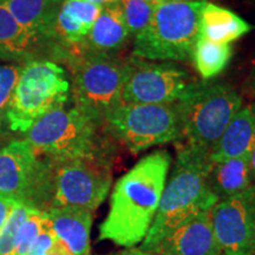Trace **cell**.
Segmentation results:
<instances>
[{"instance_id":"23","label":"cell","mask_w":255,"mask_h":255,"mask_svg":"<svg viewBox=\"0 0 255 255\" xmlns=\"http://www.w3.org/2000/svg\"><path fill=\"white\" fill-rule=\"evenodd\" d=\"M124 20L130 36H138L150 23L156 2L149 0H120Z\"/></svg>"},{"instance_id":"32","label":"cell","mask_w":255,"mask_h":255,"mask_svg":"<svg viewBox=\"0 0 255 255\" xmlns=\"http://www.w3.org/2000/svg\"><path fill=\"white\" fill-rule=\"evenodd\" d=\"M175 1H203V0H175Z\"/></svg>"},{"instance_id":"28","label":"cell","mask_w":255,"mask_h":255,"mask_svg":"<svg viewBox=\"0 0 255 255\" xmlns=\"http://www.w3.org/2000/svg\"><path fill=\"white\" fill-rule=\"evenodd\" d=\"M111 255H157V254L151 253V252H145L141 250V248L131 247V248H127V250H123L121 252H117V253H114Z\"/></svg>"},{"instance_id":"24","label":"cell","mask_w":255,"mask_h":255,"mask_svg":"<svg viewBox=\"0 0 255 255\" xmlns=\"http://www.w3.org/2000/svg\"><path fill=\"white\" fill-rule=\"evenodd\" d=\"M34 207L20 202L15 207L4 228L0 232V255H12L17 246L19 231Z\"/></svg>"},{"instance_id":"5","label":"cell","mask_w":255,"mask_h":255,"mask_svg":"<svg viewBox=\"0 0 255 255\" xmlns=\"http://www.w3.org/2000/svg\"><path fill=\"white\" fill-rule=\"evenodd\" d=\"M102 124L77 105L60 108L37 121L25 132V139L37 155L49 159L104 156L98 135Z\"/></svg>"},{"instance_id":"20","label":"cell","mask_w":255,"mask_h":255,"mask_svg":"<svg viewBox=\"0 0 255 255\" xmlns=\"http://www.w3.org/2000/svg\"><path fill=\"white\" fill-rule=\"evenodd\" d=\"M253 184L250 155L213 162L208 175V188L219 200L237 195Z\"/></svg>"},{"instance_id":"27","label":"cell","mask_w":255,"mask_h":255,"mask_svg":"<svg viewBox=\"0 0 255 255\" xmlns=\"http://www.w3.org/2000/svg\"><path fill=\"white\" fill-rule=\"evenodd\" d=\"M20 201L13 199V197H9L6 195L0 194V232L4 228V226L7 222L13 210L15 209Z\"/></svg>"},{"instance_id":"31","label":"cell","mask_w":255,"mask_h":255,"mask_svg":"<svg viewBox=\"0 0 255 255\" xmlns=\"http://www.w3.org/2000/svg\"><path fill=\"white\" fill-rule=\"evenodd\" d=\"M251 84H252V88H253V90H254V92H255V72L253 73V77H252Z\"/></svg>"},{"instance_id":"29","label":"cell","mask_w":255,"mask_h":255,"mask_svg":"<svg viewBox=\"0 0 255 255\" xmlns=\"http://www.w3.org/2000/svg\"><path fill=\"white\" fill-rule=\"evenodd\" d=\"M85 1L92 2V4L100 5V6H108V5L117 4V2H120V0H85Z\"/></svg>"},{"instance_id":"6","label":"cell","mask_w":255,"mask_h":255,"mask_svg":"<svg viewBox=\"0 0 255 255\" xmlns=\"http://www.w3.org/2000/svg\"><path fill=\"white\" fill-rule=\"evenodd\" d=\"M241 108L242 97L231 85L197 83L183 100L177 102L181 139L212 152Z\"/></svg>"},{"instance_id":"26","label":"cell","mask_w":255,"mask_h":255,"mask_svg":"<svg viewBox=\"0 0 255 255\" xmlns=\"http://www.w3.org/2000/svg\"><path fill=\"white\" fill-rule=\"evenodd\" d=\"M21 68L18 65H0V114H5L11 96L13 94Z\"/></svg>"},{"instance_id":"15","label":"cell","mask_w":255,"mask_h":255,"mask_svg":"<svg viewBox=\"0 0 255 255\" xmlns=\"http://www.w3.org/2000/svg\"><path fill=\"white\" fill-rule=\"evenodd\" d=\"M64 0H4L18 24L41 43L55 37L57 15Z\"/></svg>"},{"instance_id":"13","label":"cell","mask_w":255,"mask_h":255,"mask_svg":"<svg viewBox=\"0 0 255 255\" xmlns=\"http://www.w3.org/2000/svg\"><path fill=\"white\" fill-rule=\"evenodd\" d=\"M157 255H222L213 231L210 210L194 216L170 233L152 248Z\"/></svg>"},{"instance_id":"22","label":"cell","mask_w":255,"mask_h":255,"mask_svg":"<svg viewBox=\"0 0 255 255\" xmlns=\"http://www.w3.org/2000/svg\"><path fill=\"white\" fill-rule=\"evenodd\" d=\"M233 55L229 44H220L199 36L194 47L191 59L205 81L214 78L227 68Z\"/></svg>"},{"instance_id":"10","label":"cell","mask_w":255,"mask_h":255,"mask_svg":"<svg viewBox=\"0 0 255 255\" xmlns=\"http://www.w3.org/2000/svg\"><path fill=\"white\" fill-rule=\"evenodd\" d=\"M49 163L26 139L0 149V194L46 212Z\"/></svg>"},{"instance_id":"36","label":"cell","mask_w":255,"mask_h":255,"mask_svg":"<svg viewBox=\"0 0 255 255\" xmlns=\"http://www.w3.org/2000/svg\"><path fill=\"white\" fill-rule=\"evenodd\" d=\"M1 1H4V0H0V2H1Z\"/></svg>"},{"instance_id":"35","label":"cell","mask_w":255,"mask_h":255,"mask_svg":"<svg viewBox=\"0 0 255 255\" xmlns=\"http://www.w3.org/2000/svg\"><path fill=\"white\" fill-rule=\"evenodd\" d=\"M30 255H51V254H30Z\"/></svg>"},{"instance_id":"30","label":"cell","mask_w":255,"mask_h":255,"mask_svg":"<svg viewBox=\"0 0 255 255\" xmlns=\"http://www.w3.org/2000/svg\"><path fill=\"white\" fill-rule=\"evenodd\" d=\"M250 163H251L252 175H253V180H254V183H255V146L250 154Z\"/></svg>"},{"instance_id":"25","label":"cell","mask_w":255,"mask_h":255,"mask_svg":"<svg viewBox=\"0 0 255 255\" xmlns=\"http://www.w3.org/2000/svg\"><path fill=\"white\" fill-rule=\"evenodd\" d=\"M45 221L46 212H43V210L37 208H32L30 215L25 220L20 231H19L17 246H15L12 255H28L32 245H33L34 240H36L41 229H43Z\"/></svg>"},{"instance_id":"9","label":"cell","mask_w":255,"mask_h":255,"mask_svg":"<svg viewBox=\"0 0 255 255\" xmlns=\"http://www.w3.org/2000/svg\"><path fill=\"white\" fill-rule=\"evenodd\" d=\"M104 124L132 154L181 139L177 103H122L105 117Z\"/></svg>"},{"instance_id":"17","label":"cell","mask_w":255,"mask_h":255,"mask_svg":"<svg viewBox=\"0 0 255 255\" xmlns=\"http://www.w3.org/2000/svg\"><path fill=\"white\" fill-rule=\"evenodd\" d=\"M130 37L120 2L103 6L101 14L90 32L81 44L83 50L96 53L113 55Z\"/></svg>"},{"instance_id":"34","label":"cell","mask_w":255,"mask_h":255,"mask_svg":"<svg viewBox=\"0 0 255 255\" xmlns=\"http://www.w3.org/2000/svg\"><path fill=\"white\" fill-rule=\"evenodd\" d=\"M1 120H2V115L0 114V131H1Z\"/></svg>"},{"instance_id":"37","label":"cell","mask_w":255,"mask_h":255,"mask_svg":"<svg viewBox=\"0 0 255 255\" xmlns=\"http://www.w3.org/2000/svg\"><path fill=\"white\" fill-rule=\"evenodd\" d=\"M222 255H223V254H222Z\"/></svg>"},{"instance_id":"8","label":"cell","mask_w":255,"mask_h":255,"mask_svg":"<svg viewBox=\"0 0 255 255\" xmlns=\"http://www.w3.org/2000/svg\"><path fill=\"white\" fill-rule=\"evenodd\" d=\"M46 159L49 163L46 210L75 207L94 213L107 199L113 176L105 156Z\"/></svg>"},{"instance_id":"4","label":"cell","mask_w":255,"mask_h":255,"mask_svg":"<svg viewBox=\"0 0 255 255\" xmlns=\"http://www.w3.org/2000/svg\"><path fill=\"white\" fill-rule=\"evenodd\" d=\"M71 94L65 70L45 59L31 60L21 68L13 94L5 110L9 130L27 132L37 121L68 103Z\"/></svg>"},{"instance_id":"2","label":"cell","mask_w":255,"mask_h":255,"mask_svg":"<svg viewBox=\"0 0 255 255\" xmlns=\"http://www.w3.org/2000/svg\"><path fill=\"white\" fill-rule=\"evenodd\" d=\"M213 165L210 150L181 142L174 169L162 193L161 202L141 250L151 252L168 233L187 220L212 210L219 199L208 188Z\"/></svg>"},{"instance_id":"1","label":"cell","mask_w":255,"mask_h":255,"mask_svg":"<svg viewBox=\"0 0 255 255\" xmlns=\"http://www.w3.org/2000/svg\"><path fill=\"white\" fill-rule=\"evenodd\" d=\"M170 164L167 150L154 151L117 181L109 213L100 227V240L126 248L142 244L157 214Z\"/></svg>"},{"instance_id":"11","label":"cell","mask_w":255,"mask_h":255,"mask_svg":"<svg viewBox=\"0 0 255 255\" xmlns=\"http://www.w3.org/2000/svg\"><path fill=\"white\" fill-rule=\"evenodd\" d=\"M197 85L188 71L171 63L129 59L123 103L168 104L183 100Z\"/></svg>"},{"instance_id":"33","label":"cell","mask_w":255,"mask_h":255,"mask_svg":"<svg viewBox=\"0 0 255 255\" xmlns=\"http://www.w3.org/2000/svg\"><path fill=\"white\" fill-rule=\"evenodd\" d=\"M149 1H152V2H156V4H158V2L164 1V0H149Z\"/></svg>"},{"instance_id":"7","label":"cell","mask_w":255,"mask_h":255,"mask_svg":"<svg viewBox=\"0 0 255 255\" xmlns=\"http://www.w3.org/2000/svg\"><path fill=\"white\" fill-rule=\"evenodd\" d=\"M83 51L70 60L75 105L104 124L105 117L123 103L129 60Z\"/></svg>"},{"instance_id":"3","label":"cell","mask_w":255,"mask_h":255,"mask_svg":"<svg viewBox=\"0 0 255 255\" xmlns=\"http://www.w3.org/2000/svg\"><path fill=\"white\" fill-rule=\"evenodd\" d=\"M203 1L164 0L155 7L150 23L135 37L132 53L143 60L191 59L200 36V15Z\"/></svg>"},{"instance_id":"21","label":"cell","mask_w":255,"mask_h":255,"mask_svg":"<svg viewBox=\"0 0 255 255\" xmlns=\"http://www.w3.org/2000/svg\"><path fill=\"white\" fill-rule=\"evenodd\" d=\"M39 44L18 24L7 7L0 2V59L31 58Z\"/></svg>"},{"instance_id":"14","label":"cell","mask_w":255,"mask_h":255,"mask_svg":"<svg viewBox=\"0 0 255 255\" xmlns=\"http://www.w3.org/2000/svg\"><path fill=\"white\" fill-rule=\"evenodd\" d=\"M46 214L57 238L70 254L91 255L90 232L94 213L75 207H62L46 210Z\"/></svg>"},{"instance_id":"19","label":"cell","mask_w":255,"mask_h":255,"mask_svg":"<svg viewBox=\"0 0 255 255\" xmlns=\"http://www.w3.org/2000/svg\"><path fill=\"white\" fill-rule=\"evenodd\" d=\"M231 9L206 1L200 15V36L220 44H231L253 30Z\"/></svg>"},{"instance_id":"12","label":"cell","mask_w":255,"mask_h":255,"mask_svg":"<svg viewBox=\"0 0 255 255\" xmlns=\"http://www.w3.org/2000/svg\"><path fill=\"white\" fill-rule=\"evenodd\" d=\"M210 218L223 255H255V184L219 200Z\"/></svg>"},{"instance_id":"16","label":"cell","mask_w":255,"mask_h":255,"mask_svg":"<svg viewBox=\"0 0 255 255\" xmlns=\"http://www.w3.org/2000/svg\"><path fill=\"white\" fill-rule=\"evenodd\" d=\"M255 146V103L242 107L212 149L213 162L250 155Z\"/></svg>"},{"instance_id":"18","label":"cell","mask_w":255,"mask_h":255,"mask_svg":"<svg viewBox=\"0 0 255 255\" xmlns=\"http://www.w3.org/2000/svg\"><path fill=\"white\" fill-rule=\"evenodd\" d=\"M103 6L85 0H64L57 15L55 37L70 45H81Z\"/></svg>"}]
</instances>
